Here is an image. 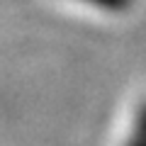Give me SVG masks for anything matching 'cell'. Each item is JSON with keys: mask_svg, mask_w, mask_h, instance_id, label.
Wrapping results in <instances>:
<instances>
[{"mask_svg": "<svg viewBox=\"0 0 146 146\" xmlns=\"http://www.w3.org/2000/svg\"><path fill=\"white\" fill-rule=\"evenodd\" d=\"M124 146H146V100L134 112L131 129H129V136H127Z\"/></svg>", "mask_w": 146, "mask_h": 146, "instance_id": "1", "label": "cell"}, {"mask_svg": "<svg viewBox=\"0 0 146 146\" xmlns=\"http://www.w3.org/2000/svg\"><path fill=\"white\" fill-rule=\"evenodd\" d=\"M85 5H93L98 10H105V12H124L131 7V0H80Z\"/></svg>", "mask_w": 146, "mask_h": 146, "instance_id": "2", "label": "cell"}]
</instances>
